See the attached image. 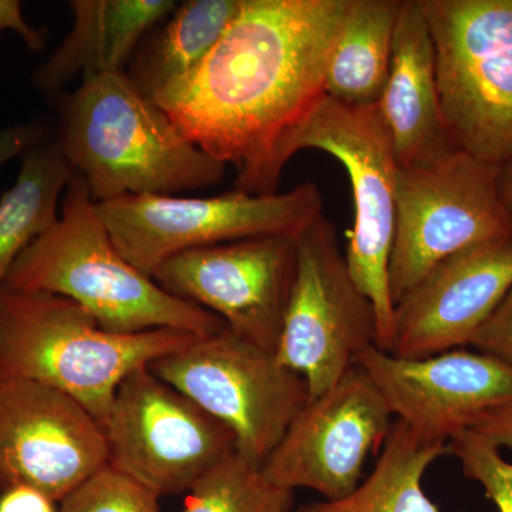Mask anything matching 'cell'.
Here are the masks:
<instances>
[{
    "mask_svg": "<svg viewBox=\"0 0 512 512\" xmlns=\"http://www.w3.org/2000/svg\"><path fill=\"white\" fill-rule=\"evenodd\" d=\"M348 0H242L207 59L153 97L191 143L266 194L276 150L325 96Z\"/></svg>",
    "mask_w": 512,
    "mask_h": 512,
    "instance_id": "obj_1",
    "label": "cell"
},
{
    "mask_svg": "<svg viewBox=\"0 0 512 512\" xmlns=\"http://www.w3.org/2000/svg\"><path fill=\"white\" fill-rule=\"evenodd\" d=\"M57 146L96 204L220 184L227 165L191 143L127 73L84 76L57 104Z\"/></svg>",
    "mask_w": 512,
    "mask_h": 512,
    "instance_id": "obj_2",
    "label": "cell"
},
{
    "mask_svg": "<svg viewBox=\"0 0 512 512\" xmlns=\"http://www.w3.org/2000/svg\"><path fill=\"white\" fill-rule=\"evenodd\" d=\"M3 286L63 296L101 328L121 335L175 329L204 338L227 328L217 315L171 295L121 255L80 174L64 192L55 227L18 256Z\"/></svg>",
    "mask_w": 512,
    "mask_h": 512,
    "instance_id": "obj_3",
    "label": "cell"
},
{
    "mask_svg": "<svg viewBox=\"0 0 512 512\" xmlns=\"http://www.w3.org/2000/svg\"><path fill=\"white\" fill-rule=\"evenodd\" d=\"M195 339L175 329L109 332L63 296L0 288V376L69 394L103 430L126 377Z\"/></svg>",
    "mask_w": 512,
    "mask_h": 512,
    "instance_id": "obj_4",
    "label": "cell"
},
{
    "mask_svg": "<svg viewBox=\"0 0 512 512\" xmlns=\"http://www.w3.org/2000/svg\"><path fill=\"white\" fill-rule=\"evenodd\" d=\"M306 148L325 151L348 171L355 202V227L346 264L359 291L372 302L376 346L392 352L394 301L389 265L396 220V175L392 137L379 106L353 107L323 96L276 150L266 194L278 192L286 163Z\"/></svg>",
    "mask_w": 512,
    "mask_h": 512,
    "instance_id": "obj_5",
    "label": "cell"
},
{
    "mask_svg": "<svg viewBox=\"0 0 512 512\" xmlns=\"http://www.w3.org/2000/svg\"><path fill=\"white\" fill-rule=\"evenodd\" d=\"M448 136L500 168L512 158V0H420Z\"/></svg>",
    "mask_w": 512,
    "mask_h": 512,
    "instance_id": "obj_6",
    "label": "cell"
},
{
    "mask_svg": "<svg viewBox=\"0 0 512 512\" xmlns=\"http://www.w3.org/2000/svg\"><path fill=\"white\" fill-rule=\"evenodd\" d=\"M322 210V194L313 183L282 194L126 195L97 204L121 255L150 278L165 261L191 249L254 238L298 239Z\"/></svg>",
    "mask_w": 512,
    "mask_h": 512,
    "instance_id": "obj_7",
    "label": "cell"
},
{
    "mask_svg": "<svg viewBox=\"0 0 512 512\" xmlns=\"http://www.w3.org/2000/svg\"><path fill=\"white\" fill-rule=\"evenodd\" d=\"M498 171L461 150L396 175V220L389 281L394 306L448 256L512 239Z\"/></svg>",
    "mask_w": 512,
    "mask_h": 512,
    "instance_id": "obj_8",
    "label": "cell"
},
{
    "mask_svg": "<svg viewBox=\"0 0 512 512\" xmlns=\"http://www.w3.org/2000/svg\"><path fill=\"white\" fill-rule=\"evenodd\" d=\"M148 369L227 426L237 453L261 468L311 399L303 377L275 353L228 328L192 340Z\"/></svg>",
    "mask_w": 512,
    "mask_h": 512,
    "instance_id": "obj_9",
    "label": "cell"
},
{
    "mask_svg": "<svg viewBox=\"0 0 512 512\" xmlns=\"http://www.w3.org/2000/svg\"><path fill=\"white\" fill-rule=\"evenodd\" d=\"M296 247L295 281L275 356L303 377L313 399L376 346V313L349 274L332 221L322 215Z\"/></svg>",
    "mask_w": 512,
    "mask_h": 512,
    "instance_id": "obj_10",
    "label": "cell"
},
{
    "mask_svg": "<svg viewBox=\"0 0 512 512\" xmlns=\"http://www.w3.org/2000/svg\"><path fill=\"white\" fill-rule=\"evenodd\" d=\"M104 434L109 466L158 497L190 491L237 451L227 426L148 367L120 384Z\"/></svg>",
    "mask_w": 512,
    "mask_h": 512,
    "instance_id": "obj_11",
    "label": "cell"
},
{
    "mask_svg": "<svg viewBox=\"0 0 512 512\" xmlns=\"http://www.w3.org/2000/svg\"><path fill=\"white\" fill-rule=\"evenodd\" d=\"M393 423L370 377L352 367L305 404L262 471L288 490L306 488L323 500H339L362 483L367 460L380 453Z\"/></svg>",
    "mask_w": 512,
    "mask_h": 512,
    "instance_id": "obj_12",
    "label": "cell"
},
{
    "mask_svg": "<svg viewBox=\"0 0 512 512\" xmlns=\"http://www.w3.org/2000/svg\"><path fill=\"white\" fill-rule=\"evenodd\" d=\"M296 242L265 237L191 249L165 261L153 279L217 315L239 338L275 353L295 281Z\"/></svg>",
    "mask_w": 512,
    "mask_h": 512,
    "instance_id": "obj_13",
    "label": "cell"
},
{
    "mask_svg": "<svg viewBox=\"0 0 512 512\" xmlns=\"http://www.w3.org/2000/svg\"><path fill=\"white\" fill-rule=\"evenodd\" d=\"M109 464L99 421L69 394L0 376V490L29 487L60 503Z\"/></svg>",
    "mask_w": 512,
    "mask_h": 512,
    "instance_id": "obj_14",
    "label": "cell"
},
{
    "mask_svg": "<svg viewBox=\"0 0 512 512\" xmlns=\"http://www.w3.org/2000/svg\"><path fill=\"white\" fill-rule=\"evenodd\" d=\"M396 420L447 443L481 413L512 403V367L466 348L407 359L372 346L356 359Z\"/></svg>",
    "mask_w": 512,
    "mask_h": 512,
    "instance_id": "obj_15",
    "label": "cell"
},
{
    "mask_svg": "<svg viewBox=\"0 0 512 512\" xmlns=\"http://www.w3.org/2000/svg\"><path fill=\"white\" fill-rule=\"evenodd\" d=\"M512 289V239L443 259L394 306L392 355L419 359L466 348Z\"/></svg>",
    "mask_w": 512,
    "mask_h": 512,
    "instance_id": "obj_16",
    "label": "cell"
},
{
    "mask_svg": "<svg viewBox=\"0 0 512 512\" xmlns=\"http://www.w3.org/2000/svg\"><path fill=\"white\" fill-rule=\"evenodd\" d=\"M377 106L400 168L427 164L457 150L441 113L433 40L420 0H402L389 77Z\"/></svg>",
    "mask_w": 512,
    "mask_h": 512,
    "instance_id": "obj_17",
    "label": "cell"
},
{
    "mask_svg": "<svg viewBox=\"0 0 512 512\" xmlns=\"http://www.w3.org/2000/svg\"><path fill=\"white\" fill-rule=\"evenodd\" d=\"M177 5L174 0H70L72 29L37 67L33 87L55 96L79 76L124 72L147 33Z\"/></svg>",
    "mask_w": 512,
    "mask_h": 512,
    "instance_id": "obj_18",
    "label": "cell"
},
{
    "mask_svg": "<svg viewBox=\"0 0 512 512\" xmlns=\"http://www.w3.org/2000/svg\"><path fill=\"white\" fill-rule=\"evenodd\" d=\"M241 6L242 0H188L175 6L167 22L138 47L127 76L151 99L184 82L220 42Z\"/></svg>",
    "mask_w": 512,
    "mask_h": 512,
    "instance_id": "obj_19",
    "label": "cell"
},
{
    "mask_svg": "<svg viewBox=\"0 0 512 512\" xmlns=\"http://www.w3.org/2000/svg\"><path fill=\"white\" fill-rule=\"evenodd\" d=\"M402 0H348L330 56L325 96L353 107L376 106L392 63Z\"/></svg>",
    "mask_w": 512,
    "mask_h": 512,
    "instance_id": "obj_20",
    "label": "cell"
},
{
    "mask_svg": "<svg viewBox=\"0 0 512 512\" xmlns=\"http://www.w3.org/2000/svg\"><path fill=\"white\" fill-rule=\"evenodd\" d=\"M444 454L447 443L426 439L394 420L372 473L352 493L292 512H441L424 491L423 478Z\"/></svg>",
    "mask_w": 512,
    "mask_h": 512,
    "instance_id": "obj_21",
    "label": "cell"
},
{
    "mask_svg": "<svg viewBox=\"0 0 512 512\" xmlns=\"http://www.w3.org/2000/svg\"><path fill=\"white\" fill-rule=\"evenodd\" d=\"M16 183L0 197V288L18 256L55 227L59 201L76 171L56 141L23 154Z\"/></svg>",
    "mask_w": 512,
    "mask_h": 512,
    "instance_id": "obj_22",
    "label": "cell"
},
{
    "mask_svg": "<svg viewBox=\"0 0 512 512\" xmlns=\"http://www.w3.org/2000/svg\"><path fill=\"white\" fill-rule=\"evenodd\" d=\"M293 491L265 476L241 454L232 453L200 478L183 512H292Z\"/></svg>",
    "mask_w": 512,
    "mask_h": 512,
    "instance_id": "obj_23",
    "label": "cell"
},
{
    "mask_svg": "<svg viewBox=\"0 0 512 512\" xmlns=\"http://www.w3.org/2000/svg\"><path fill=\"white\" fill-rule=\"evenodd\" d=\"M160 498L107 464L67 494L59 512H160Z\"/></svg>",
    "mask_w": 512,
    "mask_h": 512,
    "instance_id": "obj_24",
    "label": "cell"
},
{
    "mask_svg": "<svg viewBox=\"0 0 512 512\" xmlns=\"http://www.w3.org/2000/svg\"><path fill=\"white\" fill-rule=\"evenodd\" d=\"M448 454L460 461L464 476L483 485L500 512H512V463L501 448L471 429L457 431L447 441Z\"/></svg>",
    "mask_w": 512,
    "mask_h": 512,
    "instance_id": "obj_25",
    "label": "cell"
},
{
    "mask_svg": "<svg viewBox=\"0 0 512 512\" xmlns=\"http://www.w3.org/2000/svg\"><path fill=\"white\" fill-rule=\"evenodd\" d=\"M470 346L512 367V289L478 330Z\"/></svg>",
    "mask_w": 512,
    "mask_h": 512,
    "instance_id": "obj_26",
    "label": "cell"
},
{
    "mask_svg": "<svg viewBox=\"0 0 512 512\" xmlns=\"http://www.w3.org/2000/svg\"><path fill=\"white\" fill-rule=\"evenodd\" d=\"M46 140L45 127L33 121L0 128V168L15 158H22L30 148Z\"/></svg>",
    "mask_w": 512,
    "mask_h": 512,
    "instance_id": "obj_27",
    "label": "cell"
},
{
    "mask_svg": "<svg viewBox=\"0 0 512 512\" xmlns=\"http://www.w3.org/2000/svg\"><path fill=\"white\" fill-rule=\"evenodd\" d=\"M8 30L18 33L30 52L39 53L46 47L45 30L29 25L18 0H0V33Z\"/></svg>",
    "mask_w": 512,
    "mask_h": 512,
    "instance_id": "obj_28",
    "label": "cell"
},
{
    "mask_svg": "<svg viewBox=\"0 0 512 512\" xmlns=\"http://www.w3.org/2000/svg\"><path fill=\"white\" fill-rule=\"evenodd\" d=\"M468 429L483 434L495 446L512 448V403L481 413Z\"/></svg>",
    "mask_w": 512,
    "mask_h": 512,
    "instance_id": "obj_29",
    "label": "cell"
},
{
    "mask_svg": "<svg viewBox=\"0 0 512 512\" xmlns=\"http://www.w3.org/2000/svg\"><path fill=\"white\" fill-rule=\"evenodd\" d=\"M55 501L29 487H15L3 491L0 512H59Z\"/></svg>",
    "mask_w": 512,
    "mask_h": 512,
    "instance_id": "obj_30",
    "label": "cell"
},
{
    "mask_svg": "<svg viewBox=\"0 0 512 512\" xmlns=\"http://www.w3.org/2000/svg\"><path fill=\"white\" fill-rule=\"evenodd\" d=\"M498 190H500L501 200L510 218L512 229V158L501 165L498 171Z\"/></svg>",
    "mask_w": 512,
    "mask_h": 512,
    "instance_id": "obj_31",
    "label": "cell"
}]
</instances>
